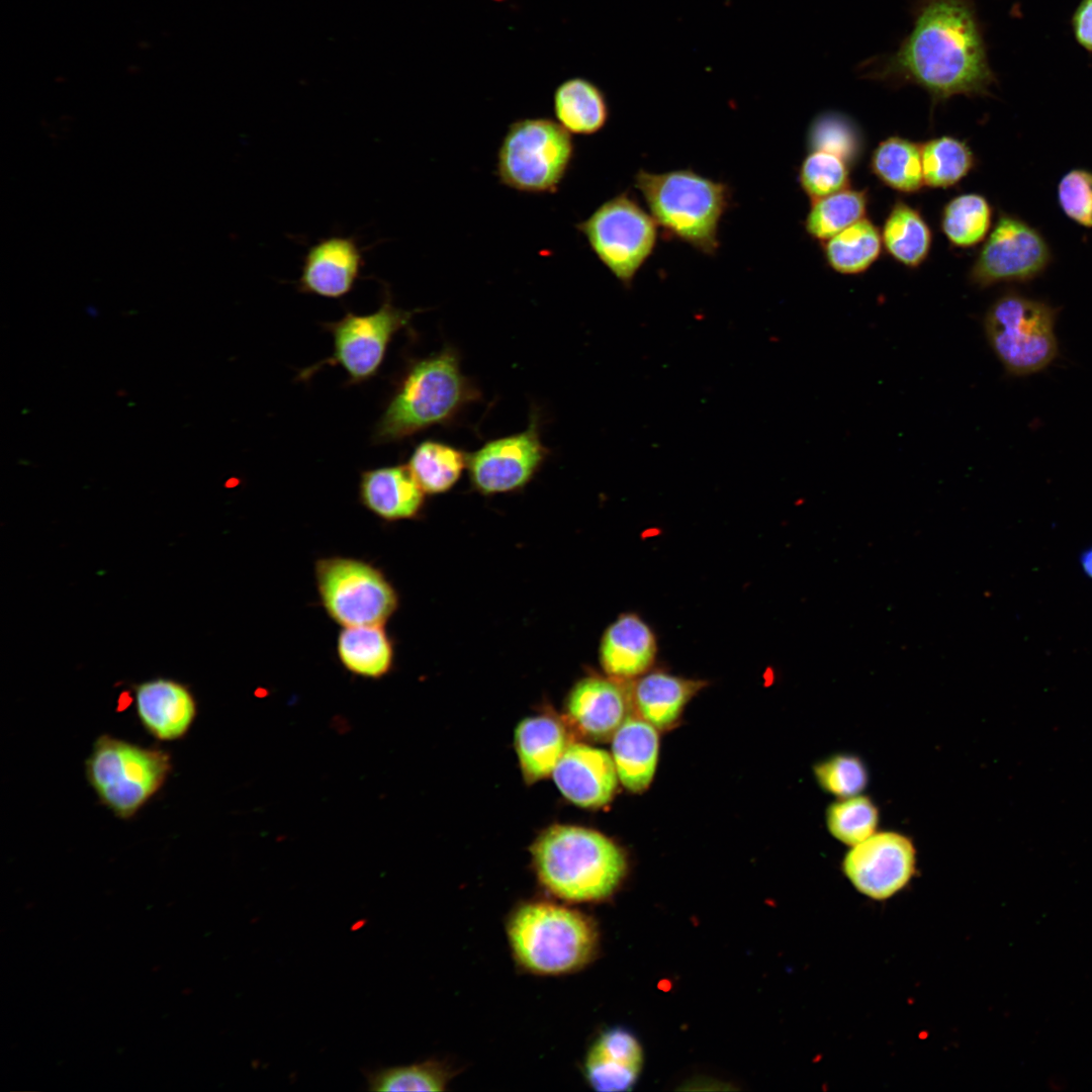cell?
<instances>
[{
	"instance_id": "cell-1",
	"label": "cell",
	"mask_w": 1092,
	"mask_h": 1092,
	"mask_svg": "<svg viewBox=\"0 0 1092 1092\" xmlns=\"http://www.w3.org/2000/svg\"><path fill=\"white\" fill-rule=\"evenodd\" d=\"M913 16L896 51L860 65L863 77L916 85L932 107L958 95H989L996 77L973 0H916Z\"/></svg>"
},
{
	"instance_id": "cell-2",
	"label": "cell",
	"mask_w": 1092,
	"mask_h": 1092,
	"mask_svg": "<svg viewBox=\"0 0 1092 1092\" xmlns=\"http://www.w3.org/2000/svg\"><path fill=\"white\" fill-rule=\"evenodd\" d=\"M479 396L478 389L462 373L453 349L415 360L398 379L376 422L372 442L396 443L435 425H444Z\"/></svg>"
},
{
	"instance_id": "cell-3",
	"label": "cell",
	"mask_w": 1092,
	"mask_h": 1092,
	"mask_svg": "<svg viewBox=\"0 0 1092 1092\" xmlns=\"http://www.w3.org/2000/svg\"><path fill=\"white\" fill-rule=\"evenodd\" d=\"M537 877L553 896L567 902H596L610 897L627 870L622 849L602 833L554 825L532 846Z\"/></svg>"
},
{
	"instance_id": "cell-4",
	"label": "cell",
	"mask_w": 1092,
	"mask_h": 1092,
	"mask_svg": "<svg viewBox=\"0 0 1092 1092\" xmlns=\"http://www.w3.org/2000/svg\"><path fill=\"white\" fill-rule=\"evenodd\" d=\"M634 186L665 236L713 256L719 249L720 222L731 202L730 187L692 169L662 173L643 169Z\"/></svg>"
},
{
	"instance_id": "cell-5",
	"label": "cell",
	"mask_w": 1092,
	"mask_h": 1092,
	"mask_svg": "<svg viewBox=\"0 0 1092 1092\" xmlns=\"http://www.w3.org/2000/svg\"><path fill=\"white\" fill-rule=\"evenodd\" d=\"M507 933L513 954L526 971L544 976L584 968L598 948V930L584 913L547 901H531L510 915Z\"/></svg>"
},
{
	"instance_id": "cell-6",
	"label": "cell",
	"mask_w": 1092,
	"mask_h": 1092,
	"mask_svg": "<svg viewBox=\"0 0 1092 1092\" xmlns=\"http://www.w3.org/2000/svg\"><path fill=\"white\" fill-rule=\"evenodd\" d=\"M171 755L159 748L102 734L85 761L86 779L101 804L120 819L132 818L164 786Z\"/></svg>"
},
{
	"instance_id": "cell-7",
	"label": "cell",
	"mask_w": 1092,
	"mask_h": 1092,
	"mask_svg": "<svg viewBox=\"0 0 1092 1092\" xmlns=\"http://www.w3.org/2000/svg\"><path fill=\"white\" fill-rule=\"evenodd\" d=\"M575 157L566 129L548 117L513 121L496 153L495 176L510 189L528 194L556 193Z\"/></svg>"
},
{
	"instance_id": "cell-8",
	"label": "cell",
	"mask_w": 1092,
	"mask_h": 1092,
	"mask_svg": "<svg viewBox=\"0 0 1092 1092\" xmlns=\"http://www.w3.org/2000/svg\"><path fill=\"white\" fill-rule=\"evenodd\" d=\"M1057 313L1058 309L1049 303L1012 290L989 306L984 332L1009 375L1035 374L1055 361L1059 355Z\"/></svg>"
},
{
	"instance_id": "cell-9",
	"label": "cell",
	"mask_w": 1092,
	"mask_h": 1092,
	"mask_svg": "<svg viewBox=\"0 0 1092 1092\" xmlns=\"http://www.w3.org/2000/svg\"><path fill=\"white\" fill-rule=\"evenodd\" d=\"M574 226L624 286L631 285L654 252L659 229L650 212L627 192L606 200Z\"/></svg>"
},
{
	"instance_id": "cell-10",
	"label": "cell",
	"mask_w": 1092,
	"mask_h": 1092,
	"mask_svg": "<svg viewBox=\"0 0 1092 1092\" xmlns=\"http://www.w3.org/2000/svg\"><path fill=\"white\" fill-rule=\"evenodd\" d=\"M315 580L327 614L343 627L383 626L398 607L397 593L384 573L360 559H320Z\"/></svg>"
},
{
	"instance_id": "cell-11",
	"label": "cell",
	"mask_w": 1092,
	"mask_h": 1092,
	"mask_svg": "<svg viewBox=\"0 0 1092 1092\" xmlns=\"http://www.w3.org/2000/svg\"><path fill=\"white\" fill-rule=\"evenodd\" d=\"M417 311L420 310L394 306L386 291L376 311L369 314L347 311L341 320L324 324L323 328L333 336L334 352L301 370L299 379L309 378L325 365H338L348 375V384L368 381L378 373L394 335L410 325Z\"/></svg>"
},
{
	"instance_id": "cell-12",
	"label": "cell",
	"mask_w": 1092,
	"mask_h": 1092,
	"mask_svg": "<svg viewBox=\"0 0 1092 1092\" xmlns=\"http://www.w3.org/2000/svg\"><path fill=\"white\" fill-rule=\"evenodd\" d=\"M1052 260L1041 234L1023 219L1000 212L968 274L977 288L1003 282H1026L1040 275Z\"/></svg>"
},
{
	"instance_id": "cell-13",
	"label": "cell",
	"mask_w": 1092,
	"mask_h": 1092,
	"mask_svg": "<svg viewBox=\"0 0 1092 1092\" xmlns=\"http://www.w3.org/2000/svg\"><path fill=\"white\" fill-rule=\"evenodd\" d=\"M548 455L549 450L540 439L539 417L535 412L523 432L490 440L467 453V470L479 492H511L524 487Z\"/></svg>"
},
{
	"instance_id": "cell-14",
	"label": "cell",
	"mask_w": 1092,
	"mask_h": 1092,
	"mask_svg": "<svg viewBox=\"0 0 1092 1092\" xmlns=\"http://www.w3.org/2000/svg\"><path fill=\"white\" fill-rule=\"evenodd\" d=\"M915 863L916 851L909 837L882 831L851 846L842 860V871L858 892L884 900L908 884Z\"/></svg>"
},
{
	"instance_id": "cell-15",
	"label": "cell",
	"mask_w": 1092,
	"mask_h": 1092,
	"mask_svg": "<svg viewBox=\"0 0 1092 1092\" xmlns=\"http://www.w3.org/2000/svg\"><path fill=\"white\" fill-rule=\"evenodd\" d=\"M363 266V249L355 237L323 238L303 257L297 289L305 294L341 298L353 289Z\"/></svg>"
},
{
	"instance_id": "cell-16",
	"label": "cell",
	"mask_w": 1092,
	"mask_h": 1092,
	"mask_svg": "<svg viewBox=\"0 0 1092 1092\" xmlns=\"http://www.w3.org/2000/svg\"><path fill=\"white\" fill-rule=\"evenodd\" d=\"M552 775L562 795L583 808L609 803L618 784L613 757L603 749L582 743L568 744Z\"/></svg>"
},
{
	"instance_id": "cell-17",
	"label": "cell",
	"mask_w": 1092,
	"mask_h": 1092,
	"mask_svg": "<svg viewBox=\"0 0 1092 1092\" xmlns=\"http://www.w3.org/2000/svg\"><path fill=\"white\" fill-rule=\"evenodd\" d=\"M620 680L588 676L571 690L566 702L567 717L581 735L605 740L625 721L631 699L628 685Z\"/></svg>"
},
{
	"instance_id": "cell-18",
	"label": "cell",
	"mask_w": 1092,
	"mask_h": 1092,
	"mask_svg": "<svg viewBox=\"0 0 1092 1092\" xmlns=\"http://www.w3.org/2000/svg\"><path fill=\"white\" fill-rule=\"evenodd\" d=\"M136 716L145 730L160 741L179 740L197 716V702L188 687L157 677L133 688Z\"/></svg>"
},
{
	"instance_id": "cell-19",
	"label": "cell",
	"mask_w": 1092,
	"mask_h": 1092,
	"mask_svg": "<svg viewBox=\"0 0 1092 1092\" xmlns=\"http://www.w3.org/2000/svg\"><path fill=\"white\" fill-rule=\"evenodd\" d=\"M642 1062V1050L636 1037L622 1027H614L590 1045L583 1071L597 1091H628L638 1079Z\"/></svg>"
},
{
	"instance_id": "cell-20",
	"label": "cell",
	"mask_w": 1092,
	"mask_h": 1092,
	"mask_svg": "<svg viewBox=\"0 0 1092 1092\" xmlns=\"http://www.w3.org/2000/svg\"><path fill=\"white\" fill-rule=\"evenodd\" d=\"M425 495L407 465L378 467L360 474L361 504L385 521L417 517L423 510Z\"/></svg>"
},
{
	"instance_id": "cell-21",
	"label": "cell",
	"mask_w": 1092,
	"mask_h": 1092,
	"mask_svg": "<svg viewBox=\"0 0 1092 1092\" xmlns=\"http://www.w3.org/2000/svg\"><path fill=\"white\" fill-rule=\"evenodd\" d=\"M656 649V639L650 627L636 614H623L607 628L602 637L600 661L611 677L629 679L650 668Z\"/></svg>"
},
{
	"instance_id": "cell-22",
	"label": "cell",
	"mask_w": 1092,
	"mask_h": 1092,
	"mask_svg": "<svg viewBox=\"0 0 1092 1092\" xmlns=\"http://www.w3.org/2000/svg\"><path fill=\"white\" fill-rule=\"evenodd\" d=\"M658 733L639 716H627L613 735L612 757L624 787L641 793L650 785L657 764Z\"/></svg>"
},
{
	"instance_id": "cell-23",
	"label": "cell",
	"mask_w": 1092,
	"mask_h": 1092,
	"mask_svg": "<svg viewBox=\"0 0 1092 1092\" xmlns=\"http://www.w3.org/2000/svg\"><path fill=\"white\" fill-rule=\"evenodd\" d=\"M705 685L703 680L656 670L628 687L631 704L640 717L656 729L665 730L678 720L685 706Z\"/></svg>"
},
{
	"instance_id": "cell-24",
	"label": "cell",
	"mask_w": 1092,
	"mask_h": 1092,
	"mask_svg": "<svg viewBox=\"0 0 1092 1092\" xmlns=\"http://www.w3.org/2000/svg\"><path fill=\"white\" fill-rule=\"evenodd\" d=\"M515 744L524 776L535 782L553 771L569 743L562 723L542 715L520 722L515 731Z\"/></svg>"
},
{
	"instance_id": "cell-25",
	"label": "cell",
	"mask_w": 1092,
	"mask_h": 1092,
	"mask_svg": "<svg viewBox=\"0 0 1092 1092\" xmlns=\"http://www.w3.org/2000/svg\"><path fill=\"white\" fill-rule=\"evenodd\" d=\"M553 111L564 129L579 135L601 131L610 118L609 103L603 90L581 77L567 79L558 85L553 94Z\"/></svg>"
},
{
	"instance_id": "cell-26",
	"label": "cell",
	"mask_w": 1092,
	"mask_h": 1092,
	"mask_svg": "<svg viewBox=\"0 0 1092 1092\" xmlns=\"http://www.w3.org/2000/svg\"><path fill=\"white\" fill-rule=\"evenodd\" d=\"M882 243L887 254L910 269L919 268L931 251L933 234L919 209L897 198L884 220Z\"/></svg>"
},
{
	"instance_id": "cell-27",
	"label": "cell",
	"mask_w": 1092,
	"mask_h": 1092,
	"mask_svg": "<svg viewBox=\"0 0 1092 1092\" xmlns=\"http://www.w3.org/2000/svg\"><path fill=\"white\" fill-rule=\"evenodd\" d=\"M337 652L348 671L366 678L385 676L393 664V645L382 625L344 627Z\"/></svg>"
},
{
	"instance_id": "cell-28",
	"label": "cell",
	"mask_w": 1092,
	"mask_h": 1092,
	"mask_svg": "<svg viewBox=\"0 0 1092 1092\" xmlns=\"http://www.w3.org/2000/svg\"><path fill=\"white\" fill-rule=\"evenodd\" d=\"M871 172L885 186L905 194L925 187L921 145L900 135H890L874 149L869 164Z\"/></svg>"
},
{
	"instance_id": "cell-29",
	"label": "cell",
	"mask_w": 1092,
	"mask_h": 1092,
	"mask_svg": "<svg viewBox=\"0 0 1092 1092\" xmlns=\"http://www.w3.org/2000/svg\"><path fill=\"white\" fill-rule=\"evenodd\" d=\"M826 264L842 275L866 272L880 257L881 231L863 217L821 243Z\"/></svg>"
},
{
	"instance_id": "cell-30",
	"label": "cell",
	"mask_w": 1092,
	"mask_h": 1092,
	"mask_svg": "<svg viewBox=\"0 0 1092 1092\" xmlns=\"http://www.w3.org/2000/svg\"><path fill=\"white\" fill-rule=\"evenodd\" d=\"M407 466L426 494L448 491L467 468V453L448 444L426 440L413 451Z\"/></svg>"
},
{
	"instance_id": "cell-31",
	"label": "cell",
	"mask_w": 1092,
	"mask_h": 1092,
	"mask_svg": "<svg viewBox=\"0 0 1092 1092\" xmlns=\"http://www.w3.org/2000/svg\"><path fill=\"white\" fill-rule=\"evenodd\" d=\"M920 145L926 187L950 188L976 167L974 152L966 141L957 136L940 135Z\"/></svg>"
},
{
	"instance_id": "cell-32",
	"label": "cell",
	"mask_w": 1092,
	"mask_h": 1092,
	"mask_svg": "<svg viewBox=\"0 0 1092 1092\" xmlns=\"http://www.w3.org/2000/svg\"><path fill=\"white\" fill-rule=\"evenodd\" d=\"M868 189L850 187L812 200L804 228L812 239L822 243L866 217Z\"/></svg>"
},
{
	"instance_id": "cell-33",
	"label": "cell",
	"mask_w": 1092,
	"mask_h": 1092,
	"mask_svg": "<svg viewBox=\"0 0 1092 1092\" xmlns=\"http://www.w3.org/2000/svg\"><path fill=\"white\" fill-rule=\"evenodd\" d=\"M992 223V207L979 193H964L949 199L940 213V229L948 243L962 249L986 239Z\"/></svg>"
},
{
	"instance_id": "cell-34",
	"label": "cell",
	"mask_w": 1092,
	"mask_h": 1092,
	"mask_svg": "<svg viewBox=\"0 0 1092 1092\" xmlns=\"http://www.w3.org/2000/svg\"><path fill=\"white\" fill-rule=\"evenodd\" d=\"M866 147L864 135L857 122L849 115L826 110L817 114L807 132V148L835 155L854 167L861 159Z\"/></svg>"
},
{
	"instance_id": "cell-35",
	"label": "cell",
	"mask_w": 1092,
	"mask_h": 1092,
	"mask_svg": "<svg viewBox=\"0 0 1092 1092\" xmlns=\"http://www.w3.org/2000/svg\"><path fill=\"white\" fill-rule=\"evenodd\" d=\"M453 1072L444 1062L429 1060L366 1074L370 1091H444Z\"/></svg>"
},
{
	"instance_id": "cell-36",
	"label": "cell",
	"mask_w": 1092,
	"mask_h": 1092,
	"mask_svg": "<svg viewBox=\"0 0 1092 1092\" xmlns=\"http://www.w3.org/2000/svg\"><path fill=\"white\" fill-rule=\"evenodd\" d=\"M825 822L833 837L853 846L876 832L879 811L869 797L855 795L830 804L825 812Z\"/></svg>"
},
{
	"instance_id": "cell-37",
	"label": "cell",
	"mask_w": 1092,
	"mask_h": 1092,
	"mask_svg": "<svg viewBox=\"0 0 1092 1092\" xmlns=\"http://www.w3.org/2000/svg\"><path fill=\"white\" fill-rule=\"evenodd\" d=\"M798 178L812 201L850 187V167L835 155L810 151L801 163Z\"/></svg>"
},
{
	"instance_id": "cell-38",
	"label": "cell",
	"mask_w": 1092,
	"mask_h": 1092,
	"mask_svg": "<svg viewBox=\"0 0 1092 1092\" xmlns=\"http://www.w3.org/2000/svg\"><path fill=\"white\" fill-rule=\"evenodd\" d=\"M818 785L838 798L859 795L867 787L869 772L864 762L849 753L833 754L814 766Z\"/></svg>"
},
{
	"instance_id": "cell-39",
	"label": "cell",
	"mask_w": 1092,
	"mask_h": 1092,
	"mask_svg": "<svg viewBox=\"0 0 1092 1092\" xmlns=\"http://www.w3.org/2000/svg\"><path fill=\"white\" fill-rule=\"evenodd\" d=\"M1058 200L1069 218L1092 228V172L1073 169L1066 173L1058 185Z\"/></svg>"
},
{
	"instance_id": "cell-40",
	"label": "cell",
	"mask_w": 1092,
	"mask_h": 1092,
	"mask_svg": "<svg viewBox=\"0 0 1092 1092\" xmlns=\"http://www.w3.org/2000/svg\"><path fill=\"white\" fill-rule=\"evenodd\" d=\"M1076 41L1092 53V0H1081L1071 18Z\"/></svg>"
},
{
	"instance_id": "cell-41",
	"label": "cell",
	"mask_w": 1092,
	"mask_h": 1092,
	"mask_svg": "<svg viewBox=\"0 0 1092 1092\" xmlns=\"http://www.w3.org/2000/svg\"><path fill=\"white\" fill-rule=\"evenodd\" d=\"M1080 560L1084 573L1092 578V546L1082 553Z\"/></svg>"
}]
</instances>
